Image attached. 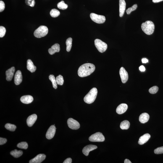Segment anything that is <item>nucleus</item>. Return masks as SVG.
I'll return each instance as SVG.
<instances>
[{
  "instance_id": "nucleus-1",
  "label": "nucleus",
  "mask_w": 163,
  "mask_h": 163,
  "mask_svg": "<svg viewBox=\"0 0 163 163\" xmlns=\"http://www.w3.org/2000/svg\"><path fill=\"white\" fill-rule=\"evenodd\" d=\"M95 70V67L93 64L91 63L84 64L79 68L78 75L81 77L88 76L93 73Z\"/></svg>"
},
{
  "instance_id": "nucleus-2",
  "label": "nucleus",
  "mask_w": 163,
  "mask_h": 163,
  "mask_svg": "<svg viewBox=\"0 0 163 163\" xmlns=\"http://www.w3.org/2000/svg\"><path fill=\"white\" fill-rule=\"evenodd\" d=\"M141 28L143 31L147 35H151L154 33L155 25L154 23L150 21H146L141 25Z\"/></svg>"
},
{
  "instance_id": "nucleus-3",
  "label": "nucleus",
  "mask_w": 163,
  "mask_h": 163,
  "mask_svg": "<svg viewBox=\"0 0 163 163\" xmlns=\"http://www.w3.org/2000/svg\"><path fill=\"white\" fill-rule=\"evenodd\" d=\"M97 93V89L96 88H92L84 98V101L87 104H92L96 99Z\"/></svg>"
},
{
  "instance_id": "nucleus-4",
  "label": "nucleus",
  "mask_w": 163,
  "mask_h": 163,
  "mask_svg": "<svg viewBox=\"0 0 163 163\" xmlns=\"http://www.w3.org/2000/svg\"><path fill=\"white\" fill-rule=\"evenodd\" d=\"M48 31L47 27L41 25L35 31L34 35L37 38H41L46 36L48 34Z\"/></svg>"
},
{
  "instance_id": "nucleus-5",
  "label": "nucleus",
  "mask_w": 163,
  "mask_h": 163,
  "mask_svg": "<svg viewBox=\"0 0 163 163\" xmlns=\"http://www.w3.org/2000/svg\"><path fill=\"white\" fill-rule=\"evenodd\" d=\"M95 45L98 51L101 53L104 52L107 49V44L98 39L95 40Z\"/></svg>"
},
{
  "instance_id": "nucleus-6",
  "label": "nucleus",
  "mask_w": 163,
  "mask_h": 163,
  "mask_svg": "<svg viewBox=\"0 0 163 163\" xmlns=\"http://www.w3.org/2000/svg\"><path fill=\"white\" fill-rule=\"evenodd\" d=\"M89 140L91 142H102L105 141V138L101 132H97L91 135L89 138Z\"/></svg>"
},
{
  "instance_id": "nucleus-7",
  "label": "nucleus",
  "mask_w": 163,
  "mask_h": 163,
  "mask_svg": "<svg viewBox=\"0 0 163 163\" xmlns=\"http://www.w3.org/2000/svg\"><path fill=\"white\" fill-rule=\"evenodd\" d=\"M90 17L93 22L98 24H102L105 22L106 19L105 16L98 15L94 13L90 14Z\"/></svg>"
},
{
  "instance_id": "nucleus-8",
  "label": "nucleus",
  "mask_w": 163,
  "mask_h": 163,
  "mask_svg": "<svg viewBox=\"0 0 163 163\" xmlns=\"http://www.w3.org/2000/svg\"><path fill=\"white\" fill-rule=\"evenodd\" d=\"M67 123L69 128L72 129H78L80 127V123L73 118H69L67 120Z\"/></svg>"
},
{
  "instance_id": "nucleus-9",
  "label": "nucleus",
  "mask_w": 163,
  "mask_h": 163,
  "mask_svg": "<svg viewBox=\"0 0 163 163\" xmlns=\"http://www.w3.org/2000/svg\"><path fill=\"white\" fill-rule=\"evenodd\" d=\"M119 73L122 83H126L128 80V74L123 67H122L120 68Z\"/></svg>"
},
{
  "instance_id": "nucleus-10",
  "label": "nucleus",
  "mask_w": 163,
  "mask_h": 163,
  "mask_svg": "<svg viewBox=\"0 0 163 163\" xmlns=\"http://www.w3.org/2000/svg\"><path fill=\"white\" fill-rule=\"evenodd\" d=\"M56 128L54 125H51L47 132L46 136L48 139L50 140L53 138L55 134Z\"/></svg>"
},
{
  "instance_id": "nucleus-11",
  "label": "nucleus",
  "mask_w": 163,
  "mask_h": 163,
  "mask_svg": "<svg viewBox=\"0 0 163 163\" xmlns=\"http://www.w3.org/2000/svg\"><path fill=\"white\" fill-rule=\"evenodd\" d=\"M46 156L44 154H39L29 161L30 163H40L46 159Z\"/></svg>"
},
{
  "instance_id": "nucleus-12",
  "label": "nucleus",
  "mask_w": 163,
  "mask_h": 163,
  "mask_svg": "<svg viewBox=\"0 0 163 163\" xmlns=\"http://www.w3.org/2000/svg\"><path fill=\"white\" fill-rule=\"evenodd\" d=\"M97 148V146L95 145H90L85 147L83 148V153L85 156H88L90 152L96 149Z\"/></svg>"
},
{
  "instance_id": "nucleus-13",
  "label": "nucleus",
  "mask_w": 163,
  "mask_h": 163,
  "mask_svg": "<svg viewBox=\"0 0 163 163\" xmlns=\"http://www.w3.org/2000/svg\"><path fill=\"white\" fill-rule=\"evenodd\" d=\"M22 73L20 70L16 72L14 77V83L15 84L18 85L22 83Z\"/></svg>"
},
{
  "instance_id": "nucleus-14",
  "label": "nucleus",
  "mask_w": 163,
  "mask_h": 163,
  "mask_svg": "<svg viewBox=\"0 0 163 163\" xmlns=\"http://www.w3.org/2000/svg\"><path fill=\"white\" fill-rule=\"evenodd\" d=\"M15 70L14 67H12L6 71V80L7 81H11L12 80Z\"/></svg>"
},
{
  "instance_id": "nucleus-15",
  "label": "nucleus",
  "mask_w": 163,
  "mask_h": 163,
  "mask_svg": "<svg viewBox=\"0 0 163 163\" xmlns=\"http://www.w3.org/2000/svg\"><path fill=\"white\" fill-rule=\"evenodd\" d=\"M119 16H123L126 9V4L125 0H119Z\"/></svg>"
},
{
  "instance_id": "nucleus-16",
  "label": "nucleus",
  "mask_w": 163,
  "mask_h": 163,
  "mask_svg": "<svg viewBox=\"0 0 163 163\" xmlns=\"http://www.w3.org/2000/svg\"><path fill=\"white\" fill-rule=\"evenodd\" d=\"M37 118V116L36 114H34L29 116L27 119V123L28 126H32L35 123Z\"/></svg>"
},
{
  "instance_id": "nucleus-17",
  "label": "nucleus",
  "mask_w": 163,
  "mask_h": 163,
  "mask_svg": "<svg viewBox=\"0 0 163 163\" xmlns=\"http://www.w3.org/2000/svg\"><path fill=\"white\" fill-rule=\"evenodd\" d=\"M128 109V106L127 105L124 103H122L118 106L116 111L118 114H122L125 113Z\"/></svg>"
},
{
  "instance_id": "nucleus-18",
  "label": "nucleus",
  "mask_w": 163,
  "mask_h": 163,
  "mask_svg": "<svg viewBox=\"0 0 163 163\" xmlns=\"http://www.w3.org/2000/svg\"><path fill=\"white\" fill-rule=\"evenodd\" d=\"M20 101L24 104H29L33 102V98L30 95H26L22 96L20 98Z\"/></svg>"
},
{
  "instance_id": "nucleus-19",
  "label": "nucleus",
  "mask_w": 163,
  "mask_h": 163,
  "mask_svg": "<svg viewBox=\"0 0 163 163\" xmlns=\"http://www.w3.org/2000/svg\"><path fill=\"white\" fill-rule=\"evenodd\" d=\"M151 138V135L149 134H145L140 137L138 142L139 144L143 145L146 143Z\"/></svg>"
},
{
  "instance_id": "nucleus-20",
  "label": "nucleus",
  "mask_w": 163,
  "mask_h": 163,
  "mask_svg": "<svg viewBox=\"0 0 163 163\" xmlns=\"http://www.w3.org/2000/svg\"><path fill=\"white\" fill-rule=\"evenodd\" d=\"M60 50V46L58 43H56L48 49V52L51 55H53L56 52H59Z\"/></svg>"
},
{
  "instance_id": "nucleus-21",
  "label": "nucleus",
  "mask_w": 163,
  "mask_h": 163,
  "mask_svg": "<svg viewBox=\"0 0 163 163\" xmlns=\"http://www.w3.org/2000/svg\"><path fill=\"white\" fill-rule=\"evenodd\" d=\"M149 118L150 116L149 114L146 113H143L140 116L139 121L141 123L144 124L148 122Z\"/></svg>"
},
{
  "instance_id": "nucleus-22",
  "label": "nucleus",
  "mask_w": 163,
  "mask_h": 163,
  "mask_svg": "<svg viewBox=\"0 0 163 163\" xmlns=\"http://www.w3.org/2000/svg\"><path fill=\"white\" fill-rule=\"evenodd\" d=\"M27 69L31 72H35L36 70V67L30 59H28L27 61Z\"/></svg>"
},
{
  "instance_id": "nucleus-23",
  "label": "nucleus",
  "mask_w": 163,
  "mask_h": 163,
  "mask_svg": "<svg viewBox=\"0 0 163 163\" xmlns=\"http://www.w3.org/2000/svg\"><path fill=\"white\" fill-rule=\"evenodd\" d=\"M130 123L128 121H123L121 123L120 127L122 130H127L129 128Z\"/></svg>"
},
{
  "instance_id": "nucleus-24",
  "label": "nucleus",
  "mask_w": 163,
  "mask_h": 163,
  "mask_svg": "<svg viewBox=\"0 0 163 163\" xmlns=\"http://www.w3.org/2000/svg\"><path fill=\"white\" fill-rule=\"evenodd\" d=\"M23 153V152L21 151H18L17 150H15L11 151L10 154L14 157L17 158L21 156Z\"/></svg>"
},
{
  "instance_id": "nucleus-25",
  "label": "nucleus",
  "mask_w": 163,
  "mask_h": 163,
  "mask_svg": "<svg viewBox=\"0 0 163 163\" xmlns=\"http://www.w3.org/2000/svg\"><path fill=\"white\" fill-rule=\"evenodd\" d=\"M72 39L71 38H69L66 40V45L67 46L66 50L67 52L70 51L72 46Z\"/></svg>"
},
{
  "instance_id": "nucleus-26",
  "label": "nucleus",
  "mask_w": 163,
  "mask_h": 163,
  "mask_svg": "<svg viewBox=\"0 0 163 163\" xmlns=\"http://www.w3.org/2000/svg\"><path fill=\"white\" fill-rule=\"evenodd\" d=\"M49 79L52 83L53 88L56 89L57 88V84L56 82L55 77L54 75H51L49 76Z\"/></svg>"
},
{
  "instance_id": "nucleus-27",
  "label": "nucleus",
  "mask_w": 163,
  "mask_h": 163,
  "mask_svg": "<svg viewBox=\"0 0 163 163\" xmlns=\"http://www.w3.org/2000/svg\"><path fill=\"white\" fill-rule=\"evenodd\" d=\"M60 12L59 11L56 9H53L51 10L50 14L52 17L56 18L58 17L60 14Z\"/></svg>"
},
{
  "instance_id": "nucleus-28",
  "label": "nucleus",
  "mask_w": 163,
  "mask_h": 163,
  "mask_svg": "<svg viewBox=\"0 0 163 163\" xmlns=\"http://www.w3.org/2000/svg\"><path fill=\"white\" fill-rule=\"evenodd\" d=\"M5 127L7 130L11 131H14L17 128V127L16 125L9 123L6 124L5 125Z\"/></svg>"
},
{
  "instance_id": "nucleus-29",
  "label": "nucleus",
  "mask_w": 163,
  "mask_h": 163,
  "mask_svg": "<svg viewBox=\"0 0 163 163\" xmlns=\"http://www.w3.org/2000/svg\"><path fill=\"white\" fill-rule=\"evenodd\" d=\"M57 6L59 9L62 10H65L68 7L67 5L63 1L58 3Z\"/></svg>"
},
{
  "instance_id": "nucleus-30",
  "label": "nucleus",
  "mask_w": 163,
  "mask_h": 163,
  "mask_svg": "<svg viewBox=\"0 0 163 163\" xmlns=\"http://www.w3.org/2000/svg\"><path fill=\"white\" fill-rule=\"evenodd\" d=\"M17 146L20 149L26 150L28 148V145L26 142H23L19 143L17 145Z\"/></svg>"
},
{
  "instance_id": "nucleus-31",
  "label": "nucleus",
  "mask_w": 163,
  "mask_h": 163,
  "mask_svg": "<svg viewBox=\"0 0 163 163\" xmlns=\"http://www.w3.org/2000/svg\"><path fill=\"white\" fill-rule=\"evenodd\" d=\"M56 80L58 85H62L63 84L64 81L63 77L62 75H59L56 77Z\"/></svg>"
},
{
  "instance_id": "nucleus-32",
  "label": "nucleus",
  "mask_w": 163,
  "mask_h": 163,
  "mask_svg": "<svg viewBox=\"0 0 163 163\" xmlns=\"http://www.w3.org/2000/svg\"><path fill=\"white\" fill-rule=\"evenodd\" d=\"M158 90V87L157 86H155L150 88L149 91L150 93L152 94H154L157 92Z\"/></svg>"
},
{
  "instance_id": "nucleus-33",
  "label": "nucleus",
  "mask_w": 163,
  "mask_h": 163,
  "mask_svg": "<svg viewBox=\"0 0 163 163\" xmlns=\"http://www.w3.org/2000/svg\"><path fill=\"white\" fill-rule=\"evenodd\" d=\"M137 7H138V6L137 4L134 5L132 7L127 9L126 12L127 14H130L132 11L135 10L137 9Z\"/></svg>"
},
{
  "instance_id": "nucleus-34",
  "label": "nucleus",
  "mask_w": 163,
  "mask_h": 163,
  "mask_svg": "<svg viewBox=\"0 0 163 163\" xmlns=\"http://www.w3.org/2000/svg\"><path fill=\"white\" fill-rule=\"evenodd\" d=\"M6 30L5 28L3 26L0 27V37L2 38L5 35Z\"/></svg>"
},
{
  "instance_id": "nucleus-35",
  "label": "nucleus",
  "mask_w": 163,
  "mask_h": 163,
  "mask_svg": "<svg viewBox=\"0 0 163 163\" xmlns=\"http://www.w3.org/2000/svg\"><path fill=\"white\" fill-rule=\"evenodd\" d=\"M25 3L28 5L33 7L35 2V0H25Z\"/></svg>"
},
{
  "instance_id": "nucleus-36",
  "label": "nucleus",
  "mask_w": 163,
  "mask_h": 163,
  "mask_svg": "<svg viewBox=\"0 0 163 163\" xmlns=\"http://www.w3.org/2000/svg\"><path fill=\"white\" fill-rule=\"evenodd\" d=\"M154 152L156 154H163V146L158 147L155 149Z\"/></svg>"
},
{
  "instance_id": "nucleus-37",
  "label": "nucleus",
  "mask_w": 163,
  "mask_h": 163,
  "mask_svg": "<svg viewBox=\"0 0 163 163\" xmlns=\"http://www.w3.org/2000/svg\"><path fill=\"white\" fill-rule=\"evenodd\" d=\"M5 9V4L2 1H0V12H1L4 11Z\"/></svg>"
},
{
  "instance_id": "nucleus-38",
  "label": "nucleus",
  "mask_w": 163,
  "mask_h": 163,
  "mask_svg": "<svg viewBox=\"0 0 163 163\" xmlns=\"http://www.w3.org/2000/svg\"><path fill=\"white\" fill-rule=\"evenodd\" d=\"M7 141V140L6 138H0V145H3L5 144Z\"/></svg>"
},
{
  "instance_id": "nucleus-39",
  "label": "nucleus",
  "mask_w": 163,
  "mask_h": 163,
  "mask_svg": "<svg viewBox=\"0 0 163 163\" xmlns=\"http://www.w3.org/2000/svg\"><path fill=\"white\" fill-rule=\"evenodd\" d=\"M72 162V159L71 158H68L64 161L63 163H71Z\"/></svg>"
},
{
  "instance_id": "nucleus-40",
  "label": "nucleus",
  "mask_w": 163,
  "mask_h": 163,
  "mask_svg": "<svg viewBox=\"0 0 163 163\" xmlns=\"http://www.w3.org/2000/svg\"><path fill=\"white\" fill-rule=\"evenodd\" d=\"M139 70L141 72H144L145 71V68L144 66H141L139 67Z\"/></svg>"
},
{
  "instance_id": "nucleus-41",
  "label": "nucleus",
  "mask_w": 163,
  "mask_h": 163,
  "mask_svg": "<svg viewBox=\"0 0 163 163\" xmlns=\"http://www.w3.org/2000/svg\"><path fill=\"white\" fill-rule=\"evenodd\" d=\"M142 61L143 63H146L148 62V60L146 58H144L142 59Z\"/></svg>"
},
{
  "instance_id": "nucleus-42",
  "label": "nucleus",
  "mask_w": 163,
  "mask_h": 163,
  "mask_svg": "<svg viewBox=\"0 0 163 163\" xmlns=\"http://www.w3.org/2000/svg\"><path fill=\"white\" fill-rule=\"evenodd\" d=\"M163 0H153V2L154 3H157L163 1Z\"/></svg>"
},
{
  "instance_id": "nucleus-43",
  "label": "nucleus",
  "mask_w": 163,
  "mask_h": 163,
  "mask_svg": "<svg viewBox=\"0 0 163 163\" xmlns=\"http://www.w3.org/2000/svg\"><path fill=\"white\" fill-rule=\"evenodd\" d=\"M124 163H131L132 162H131V161L129 160V159H126L125 160V161H124Z\"/></svg>"
}]
</instances>
